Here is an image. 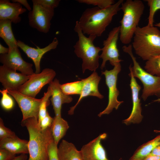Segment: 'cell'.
<instances>
[{
	"mask_svg": "<svg viewBox=\"0 0 160 160\" xmlns=\"http://www.w3.org/2000/svg\"><path fill=\"white\" fill-rule=\"evenodd\" d=\"M60 0H32L33 3L41 4L44 6L54 9L59 4Z\"/></svg>",
	"mask_w": 160,
	"mask_h": 160,
	"instance_id": "cell-33",
	"label": "cell"
},
{
	"mask_svg": "<svg viewBox=\"0 0 160 160\" xmlns=\"http://www.w3.org/2000/svg\"><path fill=\"white\" fill-rule=\"evenodd\" d=\"M21 125L26 127L29 134L28 160H48V147L54 140L50 127L42 130L38 119L34 118L22 121Z\"/></svg>",
	"mask_w": 160,
	"mask_h": 160,
	"instance_id": "cell-2",
	"label": "cell"
},
{
	"mask_svg": "<svg viewBox=\"0 0 160 160\" xmlns=\"http://www.w3.org/2000/svg\"><path fill=\"white\" fill-rule=\"evenodd\" d=\"M59 160H83L80 151L71 143L63 140L58 147Z\"/></svg>",
	"mask_w": 160,
	"mask_h": 160,
	"instance_id": "cell-21",
	"label": "cell"
},
{
	"mask_svg": "<svg viewBox=\"0 0 160 160\" xmlns=\"http://www.w3.org/2000/svg\"><path fill=\"white\" fill-rule=\"evenodd\" d=\"M120 28V26L114 28L109 32L106 39L103 41V47L101 48L102 52L100 55V57L103 59L100 66L101 69L105 67L108 61L113 66L123 61L119 59V51L117 47Z\"/></svg>",
	"mask_w": 160,
	"mask_h": 160,
	"instance_id": "cell-10",
	"label": "cell"
},
{
	"mask_svg": "<svg viewBox=\"0 0 160 160\" xmlns=\"http://www.w3.org/2000/svg\"><path fill=\"white\" fill-rule=\"evenodd\" d=\"M129 75L131 77L129 85L132 92V107L129 117L123 121V123L127 125L131 124L140 123L143 118V116L141 114V103L139 97L141 86L137 83L136 79L131 72Z\"/></svg>",
	"mask_w": 160,
	"mask_h": 160,
	"instance_id": "cell-15",
	"label": "cell"
},
{
	"mask_svg": "<svg viewBox=\"0 0 160 160\" xmlns=\"http://www.w3.org/2000/svg\"><path fill=\"white\" fill-rule=\"evenodd\" d=\"M27 156L26 154H22L20 155L16 156L12 160H27Z\"/></svg>",
	"mask_w": 160,
	"mask_h": 160,
	"instance_id": "cell-39",
	"label": "cell"
},
{
	"mask_svg": "<svg viewBox=\"0 0 160 160\" xmlns=\"http://www.w3.org/2000/svg\"><path fill=\"white\" fill-rule=\"evenodd\" d=\"M148 5L149 7V12L148 17V25H154V18L156 12L160 9V0H146Z\"/></svg>",
	"mask_w": 160,
	"mask_h": 160,
	"instance_id": "cell-29",
	"label": "cell"
},
{
	"mask_svg": "<svg viewBox=\"0 0 160 160\" xmlns=\"http://www.w3.org/2000/svg\"><path fill=\"white\" fill-rule=\"evenodd\" d=\"M58 147L54 140L49 143L48 148V160H59Z\"/></svg>",
	"mask_w": 160,
	"mask_h": 160,
	"instance_id": "cell-32",
	"label": "cell"
},
{
	"mask_svg": "<svg viewBox=\"0 0 160 160\" xmlns=\"http://www.w3.org/2000/svg\"><path fill=\"white\" fill-rule=\"evenodd\" d=\"M132 44L124 46L122 47L124 52L128 53L131 57L133 65H130V71L135 77L138 78L142 83L143 89L141 97L144 101L151 95L160 97V77L153 75L141 67L136 60L132 52Z\"/></svg>",
	"mask_w": 160,
	"mask_h": 160,
	"instance_id": "cell-6",
	"label": "cell"
},
{
	"mask_svg": "<svg viewBox=\"0 0 160 160\" xmlns=\"http://www.w3.org/2000/svg\"><path fill=\"white\" fill-rule=\"evenodd\" d=\"M9 52V48L3 46L1 44H0V54H3L8 53Z\"/></svg>",
	"mask_w": 160,
	"mask_h": 160,
	"instance_id": "cell-40",
	"label": "cell"
},
{
	"mask_svg": "<svg viewBox=\"0 0 160 160\" xmlns=\"http://www.w3.org/2000/svg\"><path fill=\"white\" fill-rule=\"evenodd\" d=\"M145 71L150 74L160 77V55L147 60L144 66Z\"/></svg>",
	"mask_w": 160,
	"mask_h": 160,
	"instance_id": "cell-26",
	"label": "cell"
},
{
	"mask_svg": "<svg viewBox=\"0 0 160 160\" xmlns=\"http://www.w3.org/2000/svg\"><path fill=\"white\" fill-rule=\"evenodd\" d=\"M153 102H160V98H159L158 99H156L153 100Z\"/></svg>",
	"mask_w": 160,
	"mask_h": 160,
	"instance_id": "cell-42",
	"label": "cell"
},
{
	"mask_svg": "<svg viewBox=\"0 0 160 160\" xmlns=\"http://www.w3.org/2000/svg\"><path fill=\"white\" fill-rule=\"evenodd\" d=\"M160 145V135L143 144L135 151L129 160H143L157 146Z\"/></svg>",
	"mask_w": 160,
	"mask_h": 160,
	"instance_id": "cell-24",
	"label": "cell"
},
{
	"mask_svg": "<svg viewBox=\"0 0 160 160\" xmlns=\"http://www.w3.org/2000/svg\"><path fill=\"white\" fill-rule=\"evenodd\" d=\"M16 135L13 131L6 127L3 119L0 118V140L8 137H14Z\"/></svg>",
	"mask_w": 160,
	"mask_h": 160,
	"instance_id": "cell-31",
	"label": "cell"
},
{
	"mask_svg": "<svg viewBox=\"0 0 160 160\" xmlns=\"http://www.w3.org/2000/svg\"><path fill=\"white\" fill-rule=\"evenodd\" d=\"M53 118L51 117L47 111L45 117L42 119L39 125L41 129L43 130L49 127H50L52 124Z\"/></svg>",
	"mask_w": 160,
	"mask_h": 160,
	"instance_id": "cell-34",
	"label": "cell"
},
{
	"mask_svg": "<svg viewBox=\"0 0 160 160\" xmlns=\"http://www.w3.org/2000/svg\"><path fill=\"white\" fill-rule=\"evenodd\" d=\"M119 160H122V159H120Z\"/></svg>",
	"mask_w": 160,
	"mask_h": 160,
	"instance_id": "cell-44",
	"label": "cell"
},
{
	"mask_svg": "<svg viewBox=\"0 0 160 160\" xmlns=\"http://www.w3.org/2000/svg\"><path fill=\"white\" fill-rule=\"evenodd\" d=\"M101 79V77L96 72H93L89 76L84 79V85L81 94L76 104L71 107L68 111L69 115H72L73 114L76 107L84 97L92 96L100 99L103 98L104 96L100 93L98 89V84Z\"/></svg>",
	"mask_w": 160,
	"mask_h": 160,
	"instance_id": "cell-17",
	"label": "cell"
},
{
	"mask_svg": "<svg viewBox=\"0 0 160 160\" xmlns=\"http://www.w3.org/2000/svg\"><path fill=\"white\" fill-rule=\"evenodd\" d=\"M8 93L15 99L22 112V121L30 118L38 119L39 107L42 100L24 94L17 91L8 90Z\"/></svg>",
	"mask_w": 160,
	"mask_h": 160,
	"instance_id": "cell-11",
	"label": "cell"
},
{
	"mask_svg": "<svg viewBox=\"0 0 160 160\" xmlns=\"http://www.w3.org/2000/svg\"><path fill=\"white\" fill-rule=\"evenodd\" d=\"M84 83V79H82L80 80L60 84V87L63 92L66 95H80L83 88Z\"/></svg>",
	"mask_w": 160,
	"mask_h": 160,
	"instance_id": "cell-25",
	"label": "cell"
},
{
	"mask_svg": "<svg viewBox=\"0 0 160 160\" xmlns=\"http://www.w3.org/2000/svg\"><path fill=\"white\" fill-rule=\"evenodd\" d=\"M12 23L9 20H0V37L8 45L9 49L18 47L17 41L15 38L12 30Z\"/></svg>",
	"mask_w": 160,
	"mask_h": 160,
	"instance_id": "cell-23",
	"label": "cell"
},
{
	"mask_svg": "<svg viewBox=\"0 0 160 160\" xmlns=\"http://www.w3.org/2000/svg\"><path fill=\"white\" fill-rule=\"evenodd\" d=\"M120 63L114 66L110 70H106L102 71V75H104L105 79V83L108 89V103L106 107L98 115L99 117L105 114H108L114 108L117 110L123 101H119L117 97L119 92L117 88V81L118 74L121 71Z\"/></svg>",
	"mask_w": 160,
	"mask_h": 160,
	"instance_id": "cell-7",
	"label": "cell"
},
{
	"mask_svg": "<svg viewBox=\"0 0 160 160\" xmlns=\"http://www.w3.org/2000/svg\"><path fill=\"white\" fill-rule=\"evenodd\" d=\"M16 155L5 149L0 148V160H12Z\"/></svg>",
	"mask_w": 160,
	"mask_h": 160,
	"instance_id": "cell-35",
	"label": "cell"
},
{
	"mask_svg": "<svg viewBox=\"0 0 160 160\" xmlns=\"http://www.w3.org/2000/svg\"><path fill=\"white\" fill-rule=\"evenodd\" d=\"M54 14V9L33 3L32 10L28 15L29 25L40 32L47 33L49 31Z\"/></svg>",
	"mask_w": 160,
	"mask_h": 160,
	"instance_id": "cell-9",
	"label": "cell"
},
{
	"mask_svg": "<svg viewBox=\"0 0 160 160\" xmlns=\"http://www.w3.org/2000/svg\"><path fill=\"white\" fill-rule=\"evenodd\" d=\"M56 73L53 69L45 68L38 73H34L19 89L18 91L35 98L42 88L53 80Z\"/></svg>",
	"mask_w": 160,
	"mask_h": 160,
	"instance_id": "cell-8",
	"label": "cell"
},
{
	"mask_svg": "<svg viewBox=\"0 0 160 160\" xmlns=\"http://www.w3.org/2000/svg\"><path fill=\"white\" fill-rule=\"evenodd\" d=\"M69 127L68 123L61 116H55L53 118L50 129L54 140L57 145L65 135Z\"/></svg>",
	"mask_w": 160,
	"mask_h": 160,
	"instance_id": "cell-22",
	"label": "cell"
},
{
	"mask_svg": "<svg viewBox=\"0 0 160 160\" xmlns=\"http://www.w3.org/2000/svg\"><path fill=\"white\" fill-rule=\"evenodd\" d=\"M143 160H160V156L149 155Z\"/></svg>",
	"mask_w": 160,
	"mask_h": 160,
	"instance_id": "cell-38",
	"label": "cell"
},
{
	"mask_svg": "<svg viewBox=\"0 0 160 160\" xmlns=\"http://www.w3.org/2000/svg\"><path fill=\"white\" fill-rule=\"evenodd\" d=\"M124 2L123 0H119L104 9L97 7L87 9L78 21L83 33L96 37L101 36L111 23L113 17L121 9Z\"/></svg>",
	"mask_w": 160,
	"mask_h": 160,
	"instance_id": "cell-1",
	"label": "cell"
},
{
	"mask_svg": "<svg viewBox=\"0 0 160 160\" xmlns=\"http://www.w3.org/2000/svg\"><path fill=\"white\" fill-rule=\"evenodd\" d=\"M52 95V90L48 87L47 91L44 93V96L42 97V100L39 107L38 115V121L39 124L46 116L48 111H47V108L50 104L49 99Z\"/></svg>",
	"mask_w": 160,
	"mask_h": 160,
	"instance_id": "cell-27",
	"label": "cell"
},
{
	"mask_svg": "<svg viewBox=\"0 0 160 160\" xmlns=\"http://www.w3.org/2000/svg\"><path fill=\"white\" fill-rule=\"evenodd\" d=\"M107 137L106 133L102 134L83 145L80 150L83 160H110L101 143Z\"/></svg>",
	"mask_w": 160,
	"mask_h": 160,
	"instance_id": "cell-14",
	"label": "cell"
},
{
	"mask_svg": "<svg viewBox=\"0 0 160 160\" xmlns=\"http://www.w3.org/2000/svg\"><path fill=\"white\" fill-rule=\"evenodd\" d=\"M154 25L156 27H158L160 28V22L156 23Z\"/></svg>",
	"mask_w": 160,
	"mask_h": 160,
	"instance_id": "cell-41",
	"label": "cell"
},
{
	"mask_svg": "<svg viewBox=\"0 0 160 160\" xmlns=\"http://www.w3.org/2000/svg\"><path fill=\"white\" fill-rule=\"evenodd\" d=\"M145 7L140 0H127L122 4L121 9L123 16L120 22L119 36L122 44H127L131 42Z\"/></svg>",
	"mask_w": 160,
	"mask_h": 160,
	"instance_id": "cell-4",
	"label": "cell"
},
{
	"mask_svg": "<svg viewBox=\"0 0 160 160\" xmlns=\"http://www.w3.org/2000/svg\"><path fill=\"white\" fill-rule=\"evenodd\" d=\"M58 44V41L56 37H55L51 43L44 48H40L31 47L25 44L23 42L17 41V45L33 61L36 69L35 73H40V63L43 55L51 50L56 49Z\"/></svg>",
	"mask_w": 160,
	"mask_h": 160,
	"instance_id": "cell-16",
	"label": "cell"
},
{
	"mask_svg": "<svg viewBox=\"0 0 160 160\" xmlns=\"http://www.w3.org/2000/svg\"><path fill=\"white\" fill-rule=\"evenodd\" d=\"M26 9L18 2L11 3L9 0H0V20H8L16 24L21 20L20 15Z\"/></svg>",
	"mask_w": 160,
	"mask_h": 160,
	"instance_id": "cell-18",
	"label": "cell"
},
{
	"mask_svg": "<svg viewBox=\"0 0 160 160\" xmlns=\"http://www.w3.org/2000/svg\"><path fill=\"white\" fill-rule=\"evenodd\" d=\"M52 95L50 99L55 113V116H61L62 105L64 103H68L73 100L70 95L65 94L62 91L59 81L56 79L49 84Z\"/></svg>",
	"mask_w": 160,
	"mask_h": 160,
	"instance_id": "cell-19",
	"label": "cell"
},
{
	"mask_svg": "<svg viewBox=\"0 0 160 160\" xmlns=\"http://www.w3.org/2000/svg\"><path fill=\"white\" fill-rule=\"evenodd\" d=\"M12 1L13 2H18L23 5L29 11L31 10L30 6L26 0H12Z\"/></svg>",
	"mask_w": 160,
	"mask_h": 160,
	"instance_id": "cell-36",
	"label": "cell"
},
{
	"mask_svg": "<svg viewBox=\"0 0 160 160\" xmlns=\"http://www.w3.org/2000/svg\"><path fill=\"white\" fill-rule=\"evenodd\" d=\"M18 47L9 49L8 53L0 54V62L7 67L28 76L33 74V65L23 59Z\"/></svg>",
	"mask_w": 160,
	"mask_h": 160,
	"instance_id": "cell-12",
	"label": "cell"
},
{
	"mask_svg": "<svg viewBox=\"0 0 160 160\" xmlns=\"http://www.w3.org/2000/svg\"><path fill=\"white\" fill-rule=\"evenodd\" d=\"M149 155L160 156V145L156 147Z\"/></svg>",
	"mask_w": 160,
	"mask_h": 160,
	"instance_id": "cell-37",
	"label": "cell"
},
{
	"mask_svg": "<svg viewBox=\"0 0 160 160\" xmlns=\"http://www.w3.org/2000/svg\"><path fill=\"white\" fill-rule=\"evenodd\" d=\"M154 132L156 133H160V130H154Z\"/></svg>",
	"mask_w": 160,
	"mask_h": 160,
	"instance_id": "cell-43",
	"label": "cell"
},
{
	"mask_svg": "<svg viewBox=\"0 0 160 160\" xmlns=\"http://www.w3.org/2000/svg\"><path fill=\"white\" fill-rule=\"evenodd\" d=\"M28 141L20 138L16 135L0 140V148H4L12 153L17 154L28 153Z\"/></svg>",
	"mask_w": 160,
	"mask_h": 160,
	"instance_id": "cell-20",
	"label": "cell"
},
{
	"mask_svg": "<svg viewBox=\"0 0 160 160\" xmlns=\"http://www.w3.org/2000/svg\"><path fill=\"white\" fill-rule=\"evenodd\" d=\"M74 31L78 34L79 39L73 46L76 56L81 59L82 68L84 73L86 69L95 72L99 66V53L101 48L95 46L93 41L97 37L94 35L85 36L79 26L78 21L76 23Z\"/></svg>",
	"mask_w": 160,
	"mask_h": 160,
	"instance_id": "cell-5",
	"label": "cell"
},
{
	"mask_svg": "<svg viewBox=\"0 0 160 160\" xmlns=\"http://www.w3.org/2000/svg\"><path fill=\"white\" fill-rule=\"evenodd\" d=\"M8 90L4 89L0 90L2 95L0 103L2 108L4 110L9 111L14 108L15 103L12 98L8 93Z\"/></svg>",
	"mask_w": 160,
	"mask_h": 160,
	"instance_id": "cell-28",
	"label": "cell"
},
{
	"mask_svg": "<svg viewBox=\"0 0 160 160\" xmlns=\"http://www.w3.org/2000/svg\"><path fill=\"white\" fill-rule=\"evenodd\" d=\"M132 45L136 54L143 60L160 55V31L154 25L138 26Z\"/></svg>",
	"mask_w": 160,
	"mask_h": 160,
	"instance_id": "cell-3",
	"label": "cell"
},
{
	"mask_svg": "<svg viewBox=\"0 0 160 160\" xmlns=\"http://www.w3.org/2000/svg\"><path fill=\"white\" fill-rule=\"evenodd\" d=\"M3 65L0 66V81L4 89L17 91L30 78Z\"/></svg>",
	"mask_w": 160,
	"mask_h": 160,
	"instance_id": "cell-13",
	"label": "cell"
},
{
	"mask_svg": "<svg viewBox=\"0 0 160 160\" xmlns=\"http://www.w3.org/2000/svg\"><path fill=\"white\" fill-rule=\"evenodd\" d=\"M79 3L97 6L100 9L107 8L114 4L113 0H77Z\"/></svg>",
	"mask_w": 160,
	"mask_h": 160,
	"instance_id": "cell-30",
	"label": "cell"
}]
</instances>
